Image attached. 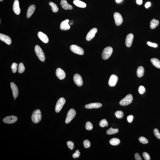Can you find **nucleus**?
<instances>
[{
    "instance_id": "f257e3e1",
    "label": "nucleus",
    "mask_w": 160,
    "mask_h": 160,
    "mask_svg": "<svg viewBox=\"0 0 160 160\" xmlns=\"http://www.w3.org/2000/svg\"><path fill=\"white\" fill-rule=\"evenodd\" d=\"M42 116L40 110L37 109L33 112L32 115V120L35 123H37L41 121Z\"/></svg>"
},
{
    "instance_id": "f03ea898",
    "label": "nucleus",
    "mask_w": 160,
    "mask_h": 160,
    "mask_svg": "<svg viewBox=\"0 0 160 160\" xmlns=\"http://www.w3.org/2000/svg\"><path fill=\"white\" fill-rule=\"evenodd\" d=\"M35 51L37 57L40 61L44 62L45 60V56L42 49L38 45H36L35 47Z\"/></svg>"
},
{
    "instance_id": "7ed1b4c3",
    "label": "nucleus",
    "mask_w": 160,
    "mask_h": 160,
    "mask_svg": "<svg viewBox=\"0 0 160 160\" xmlns=\"http://www.w3.org/2000/svg\"><path fill=\"white\" fill-rule=\"evenodd\" d=\"M113 49L111 47H107L104 49L102 54V58L104 60L108 59L113 53Z\"/></svg>"
},
{
    "instance_id": "20e7f679",
    "label": "nucleus",
    "mask_w": 160,
    "mask_h": 160,
    "mask_svg": "<svg viewBox=\"0 0 160 160\" xmlns=\"http://www.w3.org/2000/svg\"><path fill=\"white\" fill-rule=\"evenodd\" d=\"M133 97L131 94H129L126 96L120 102V105L122 106H126L128 105L132 102Z\"/></svg>"
},
{
    "instance_id": "39448f33",
    "label": "nucleus",
    "mask_w": 160,
    "mask_h": 160,
    "mask_svg": "<svg viewBox=\"0 0 160 160\" xmlns=\"http://www.w3.org/2000/svg\"><path fill=\"white\" fill-rule=\"evenodd\" d=\"M70 49L73 53L79 55H83L84 53L83 49L77 45H71L70 47Z\"/></svg>"
},
{
    "instance_id": "423d86ee",
    "label": "nucleus",
    "mask_w": 160,
    "mask_h": 160,
    "mask_svg": "<svg viewBox=\"0 0 160 160\" xmlns=\"http://www.w3.org/2000/svg\"><path fill=\"white\" fill-rule=\"evenodd\" d=\"M65 102L66 100L64 98H61L58 99L56 106L55 111L56 112L58 113L61 111Z\"/></svg>"
},
{
    "instance_id": "0eeeda50",
    "label": "nucleus",
    "mask_w": 160,
    "mask_h": 160,
    "mask_svg": "<svg viewBox=\"0 0 160 160\" xmlns=\"http://www.w3.org/2000/svg\"><path fill=\"white\" fill-rule=\"evenodd\" d=\"M76 112L74 109H71L69 110L67 115V116L65 123L66 124H68L73 119L75 116Z\"/></svg>"
},
{
    "instance_id": "6e6552de",
    "label": "nucleus",
    "mask_w": 160,
    "mask_h": 160,
    "mask_svg": "<svg viewBox=\"0 0 160 160\" xmlns=\"http://www.w3.org/2000/svg\"><path fill=\"white\" fill-rule=\"evenodd\" d=\"M18 118L15 116H8L4 118L3 120L4 122L6 124H12L16 122Z\"/></svg>"
},
{
    "instance_id": "1a4fd4ad",
    "label": "nucleus",
    "mask_w": 160,
    "mask_h": 160,
    "mask_svg": "<svg viewBox=\"0 0 160 160\" xmlns=\"http://www.w3.org/2000/svg\"><path fill=\"white\" fill-rule=\"evenodd\" d=\"M114 17L116 25L119 26L122 24L123 19L121 15L118 12L114 13Z\"/></svg>"
},
{
    "instance_id": "9d476101",
    "label": "nucleus",
    "mask_w": 160,
    "mask_h": 160,
    "mask_svg": "<svg viewBox=\"0 0 160 160\" xmlns=\"http://www.w3.org/2000/svg\"><path fill=\"white\" fill-rule=\"evenodd\" d=\"M73 80L75 83L78 87L82 86L83 84L82 77L79 74H75L73 77Z\"/></svg>"
},
{
    "instance_id": "9b49d317",
    "label": "nucleus",
    "mask_w": 160,
    "mask_h": 160,
    "mask_svg": "<svg viewBox=\"0 0 160 160\" xmlns=\"http://www.w3.org/2000/svg\"><path fill=\"white\" fill-rule=\"evenodd\" d=\"M97 31L98 30L96 28H94L92 29L88 33L86 37V40L88 41H89L92 39Z\"/></svg>"
},
{
    "instance_id": "f8f14e48",
    "label": "nucleus",
    "mask_w": 160,
    "mask_h": 160,
    "mask_svg": "<svg viewBox=\"0 0 160 160\" xmlns=\"http://www.w3.org/2000/svg\"><path fill=\"white\" fill-rule=\"evenodd\" d=\"M118 77L115 74H112L109 80L108 84L111 87H114L116 85L118 81Z\"/></svg>"
},
{
    "instance_id": "ddd939ff",
    "label": "nucleus",
    "mask_w": 160,
    "mask_h": 160,
    "mask_svg": "<svg viewBox=\"0 0 160 160\" xmlns=\"http://www.w3.org/2000/svg\"><path fill=\"white\" fill-rule=\"evenodd\" d=\"M134 36L132 34L130 33L128 34L127 36L125 43L126 46L128 47H130L132 44Z\"/></svg>"
},
{
    "instance_id": "4468645a",
    "label": "nucleus",
    "mask_w": 160,
    "mask_h": 160,
    "mask_svg": "<svg viewBox=\"0 0 160 160\" xmlns=\"http://www.w3.org/2000/svg\"><path fill=\"white\" fill-rule=\"evenodd\" d=\"M13 9L15 13L17 15H19L21 12V9L20 8L19 2L18 0L14 1L13 5Z\"/></svg>"
},
{
    "instance_id": "2eb2a0df",
    "label": "nucleus",
    "mask_w": 160,
    "mask_h": 160,
    "mask_svg": "<svg viewBox=\"0 0 160 160\" xmlns=\"http://www.w3.org/2000/svg\"><path fill=\"white\" fill-rule=\"evenodd\" d=\"M56 75L58 78L60 80L64 79L66 76L64 71L60 68H58L56 70Z\"/></svg>"
},
{
    "instance_id": "dca6fc26",
    "label": "nucleus",
    "mask_w": 160,
    "mask_h": 160,
    "mask_svg": "<svg viewBox=\"0 0 160 160\" xmlns=\"http://www.w3.org/2000/svg\"><path fill=\"white\" fill-rule=\"evenodd\" d=\"M0 40L5 42L8 45H10L11 43V40L10 37L6 35L0 34Z\"/></svg>"
},
{
    "instance_id": "f3484780",
    "label": "nucleus",
    "mask_w": 160,
    "mask_h": 160,
    "mask_svg": "<svg viewBox=\"0 0 160 160\" xmlns=\"http://www.w3.org/2000/svg\"><path fill=\"white\" fill-rule=\"evenodd\" d=\"M69 20L66 19L63 21L61 23L60 26V28L61 30L66 31L69 30L70 29V27L69 24Z\"/></svg>"
},
{
    "instance_id": "a211bd4d",
    "label": "nucleus",
    "mask_w": 160,
    "mask_h": 160,
    "mask_svg": "<svg viewBox=\"0 0 160 160\" xmlns=\"http://www.w3.org/2000/svg\"><path fill=\"white\" fill-rule=\"evenodd\" d=\"M10 86L11 87L13 97L14 98H17L18 95V87L13 82H11Z\"/></svg>"
},
{
    "instance_id": "6ab92c4d",
    "label": "nucleus",
    "mask_w": 160,
    "mask_h": 160,
    "mask_svg": "<svg viewBox=\"0 0 160 160\" xmlns=\"http://www.w3.org/2000/svg\"><path fill=\"white\" fill-rule=\"evenodd\" d=\"M102 106V104L99 103H94L87 104L85 105V107L88 109L98 108Z\"/></svg>"
},
{
    "instance_id": "aec40b11",
    "label": "nucleus",
    "mask_w": 160,
    "mask_h": 160,
    "mask_svg": "<svg viewBox=\"0 0 160 160\" xmlns=\"http://www.w3.org/2000/svg\"><path fill=\"white\" fill-rule=\"evenodd\" d=\"M60 4L63 8L64 10H72L73 9L72 6L69 4L66 0H61Z\"/></svg>"
},
{
    "instance_id": "412c9836",
    "label": "nucleus",
    "mask_w": 160,
    "mask_h": 160,
    "mask_svg": "<svg viewBox=\"0 0 160 160\" xmlns=\"http://www.w3.org/2000/svg\"><path fill=\"white\" fill-rule=\"evenodd\" d=\"M38 36L40 40L45 43L49 42V39L47 36L42 32H39L38 33Z\"/></svg>"
},
{
    "instance_id": "4be33fe9",
    "label": "nucleus",
    "mask_w": 160,
    "mask_h": 160,
    "mask_svg": "<svg viewBox=\"0 0 160 160\" xmlns=\"http://www.w3.org/2000/svg\"><path fill=\"white\" fill-rule=\"evenodd\" d=\"M35 8V6L34 5H32L29 7L27 12L26 16L28 18H30L31 17L34 12Z\"/></svg>"
},
{
    "instance_id": "5701e85b",
    "label": "nucleus",
    "mask_w": 160,
    "mask_h": 160,
    "mask_svg": "<svg viewBox=\"0 0 160 160\" xmlns=\"http://www.w3.org/2000/svg\"><path fill=\"white\" fill-rule=\"evenodd\" d=\"M73 3L78 7L85 8L86 7V5L85 3L79 0H74L73 1Z\"/></svg>"
},
{
    "instance_id": "b1692460",
    "label": "nucleus",
    "mask_w": 160,
    "mask_h": 160,
    "mask_svg": "<svg viewBox=\"0 0 160 160\" xmlns=\"http://www.w3.org/2000/svg\"><path fill=\"white\" fill-rule=\"evenodd\" d=\"M144 73V69L142 66H140L137 69V75L138 77H141L143 76Z\"/></svg>"
},
{
    "instance_id": "393cba45",
    "label": "nucleus",
    "mask_w": 160,
    "mask_h": 160,
    "mask_svg": "<svg viewBox=\"0 0 160 160\" xmlns=\"http://www.w3.org/2000/svg\"><path fill=\"white\" fill-rule=\"evenodd\" d=\"M151 61L153 65L157 68L160 69V61L158 59L153 58L151 59Z\"/></svg>"
},
{
    "instance_id": "a878e982",
    "label": "nucleus",
    "mask_w": 160,
    "mask_h": 160,
    "mask_svg": "<svg viewBox=\"0 0 160 160\" xmlns=\"http://www.w3.org/2000/svg\"><path fill=\"white\" fill-rule=\"evenodd\" d=\"M159 24V22L158 20L153 19L151 21L150 27L151 28L154 29L155 28L158 26Z\"/></svg>"
},
{
    "instance_id": "bb28decb",
    "label": "nucleus",
    "mask_w": 160,
    "mask_h": 160,
    "mask_svg": "<svg viewBox=\"0 0 160 160\" xmlns=\"http://www.w3.org/2000/svg\"><path fill=\"white\" fill-rule=\"evenodd\" d=\"M109 142L113 146H116L119 144L120 141L118 138H114L111 139L109 141Z\"/></svg>"
},
{
    "instance_id": "cd10ccee",
    "label": "nucleus",
    "mask_w": 160,
    "mask_h": 160,
    "mask_svg": "<svg viewBox=\"0 0 160 160\" xmlns=\"http://www.w3.org/2000/svg\"><path fill=\"white\" fill-rule=\"evenodd\" d=\"M119 130L118 129H114L113 128H111L108 130L106 131V133L108 135H111L116 134L118 132Z\"/></svg>"
},
{
    "instance_id": "c85d7f7f",
    "label": "nucleus",
    "mask_w": 160,
    "mask_h": 160,
    "mask_svg": "<svg viewBox=\"0 0 160 160\" xmlns=\"http://www.w3.org/2000/svg\"><path fill=\"white\" fill-rule=\"evenodd\" d=\"M49 4L52 8V10L53 12L56 13L58 11V8L56 5L54 3L50 2L49 3Z\"/></svg>"
},
{
    "instance_id": "c756f323",
    "label": "nucleus",
    "mask_w": 160,
    "mask_h": 160,
    "mask_svg": "<svg viewBox=\"0 0 160 160\" xmlns=\"http://www.w3.org/2000/svg\"><path fill=\"white\" fill-rule=\"evenodd\" d=\"M25 67L24 66L23 63H21L19 64L18 65V71L19 73H22L24 71Z\"/></svg>"
},
{
    "instance_id": "7c9ffc66",
    "label": "nucleus",
    "mask_w": 160,
    "mask_h": 160,
    "mask_svg": "<svg viewBox=\"0 0 160 160\" xmlns=\"http://www.w3.org/2000/svg\"><path fill=\"white\" fill-rule=\"evenodd\" d=\"M99 125L101 127L104 128L105 127H107L108 125V123L106 119H103L100 122Z\"/></svg>"
},
{
    "instance_id": "2f4dec72",
    "label": "nucleus",
    "mask_w": 160,
    "mask_h": 160,
    "mask_svg": "<svg viewBox=\"0 0 160 160\" xmlns=\"http://www.w3.org/2000/svg\"><path fill=\"white\" fill-rule=\"evenodd\" d=\"M115 114L117 118L119 119H122L124 116L123 112L121 111H118L116 112Z\"/></svg>"
},
{
    "instance_id": "473e14b6",
    "label": "nucleus",
    "mask_w": 160,
    "mask_h": 160,
    "mask_svg": "<svg viewBox=\"0 0 160 160\" xmlns=\"http://www.w3.org/2000/svg\"><path fill=\"white\" fill-rule=\"evenodd\" d=\"M85 127L87 130H90L92 129L93 126L91 123L90 122H86Z\"/></svg>"
},
{
    "instance_id": "72a5a7b5",
    "label": "nucleus",
    "mask_w": 160,
    "mask_h": 160,
    "mask_svg": "<svg viewBox=\"0 0 160 160\" xmlns=\"http://www.w3.org/2000/svg\"><path fill=\"white\" fill-rule=\"evenodd\" d=\"M138 140L142 144H146L148 143V141L147 139L145 137L143 136L140 137L139 138Z\"/></svg>"
},
{
    "instance_id": "f704fd0d",
    "label": "nucleus",
    "mask_w": 160,
    "mask_h": 160,
    "mask_svg": "<svg viewBox=\"0 0 160 160\" xmlns=\"http://www.w3.org/2000/svg\"><path fill=\"white\" fill-rule=\"evenodd\" d=\"M18 64L16 63H13L11 66L12 71L13 73H16L17 72Z\"/></svg>"
},
{
    "instance_id": "c9c22d12",
    "label": "nucleus",
    "mask_w": 160,
    "mask_h": 160,
    "mask_svg": "<svg viewBox=\"0 0 160 160\" xmlns=\"http://www.w3.org/2000/svg\"><path fill=\"white\" fill-rule=\"evenodd\" d=\"M83 144L84 147L85 148H88L90 147V142L88 140H85L84 141Z\"/></svg>"
},
{
    "instance_id": "e433bc0d",
    "label": "nucleus",
    "mask_w": 160,
    "mask_h": 160,
    "mask_svg": "<svg viewBox=\"0 0 160 160\" xmlns=\"http://www.w3.org/2000/svg\"><path fill=\"white\" fill-rule=\"evenodd\" d=\"M153 133L155 137L159 139H160V133L158 129H154L153 130Z\"/></svg>"
},
{
    "instance_id": "4c0bfd02",
    "label": "nucleus",
    "mask_w": 160,
    "mask_h": 160,
    "mask_svg": "<svg viewBox=\"0 0 160 160\" xmlns=\"http://www.w3.org/2000/svg\"><path fill=\"white\" fill-rule=\"evenodd\" d=\"M67 144L68 147L71 150H72L73 148H74V143L72 141H67Z\"/></svg>"
},
{
    "instance_id": "58836bf2",
    "label": "nucleus",
    "mask_w": 160,
    "mask_h": 160,
    "mask_svg": "<svg viewBox=\"0 0 160 160\" xmlns=\"http://www.w3.org/2000/svg\"><path fill=\"white\" fill-rule=\"evenodd\" d=\"M138 91L140 94H143L145 93L146 90L143 86H140L138 88Z\"/></svg>"
},
{
    "instance_id": "ea45409f",
    "label": "nucleus",
    "mask_w": 160,
    "mask_h": 160,
    "mask_svg": "<svg viewBox=\"0 0 160 160\" xmlns=\"http://www.w3.org/2000/svg\"><path fill=\"white\" fill-rule=\"evenodd\" d=\"M143 156L144 159L146 160H150V156L147 153L144 152L142 154Z\"/></svg>"
},
{
    "instance_id": "a19ab883",
    "label": "nucleus",
    "mask_w": 160,
    "mask_h": 160,
    "mask_svg": "<svg viewBox=\"0 0 160 160\" xmlns=\"http://www.w3.org/2000/svg\"><path fill=\"white\" fill-rule=\"evenodd\" d=\"M80 155V152L79 151L77 150L73 154L72 157L74 158H77L79 157Z\"/></svg>"
},
{
    "instance_id": "79ce46f5",
    "label": "nucleus",
    "mask_w": 160,
    "mask_h": 160,
    "mask_svg": "<svg viewBox=\"0 0 160 160\" xmlns=\"http://www.w3.org/2000/svg\"><path fill=\"white\" fill-rule=\"evenodd\" d=\"M147 45H149V46L152 47H153L154 48H157L158 46V45L157 44L155 43H152L150 42H148L147 43Z\"/></svg>"
},
{
    "instance_id": "37998d69",
    "label": "nucleus",
    "mask_w": 160,
    "mask_h": 160,
    "mask_svg": "<svg viewBox=\"0 0 160 160\" xmlns=\"http://www.w3.org/2000/svg\"><path fill=\"white\" fill-rule=\"evenodd\" d=\"M127 118L128 122L129 123H130L132 122L133 120V116L132 115L128 116L127 117Z\"/></svg>"
},
{
    "instance_id": "c03bdc74",
    "label": "nucleus",
    "mask_w": 160,
    "mask_h": 160,
    "mask_svg": "<svg viewBox=\"0 0 160 160\" xmlns=\"http://www.w3.org/2000/svg\"><path fill=\"white\" fill-rule=\"evenodd\" d=\"M135 158L136 160H142L141 156L138 153H136L135 154Z\"/></svg>"
},
{
    "instance_id": "a18cd8bd",
    "label": "nucleus",
    "mask_w": 160,
    "mask_h": 160,
    "mask_svg": "<svg viewBox=\"0 0 160 160\" xmlns=\"http://www.w3.org/2000/svg\"><path fill=\"white\" fill-rule=\"evenodd\" d=\"M151 3L149 2H147L146 4H145V7L147 8H148L149 7H150L151 6Z\"/></svg>"
},
{
    "instance_id": "49530a36",
    "label": "nucleus",
    "mask_w": 160,
    "mask_h": 160,
    "mask_svg": "<svg viewBox=\"0 0 160 160\" xmlns=\"http://www.w3.org/2000/svg\"><path fill=\"white\" fill-rule=\"evenodd\" d=\"M143 2L142 0H137V3L139 5H141Z\"/></svg>"
},
{
    "instance_id": "de8ad7c7",
    "label": "nucleus",
    "mask_w": 160,
    "mask_h": 160,
    "mask_svg": "<svg viewBox=\"0 0 160 160\" xmlns=\"http://www.w3.org/2000/svg\"><path fill=\"white\" fill-rule=\"evenodd\" d=\"M122 0H116V2L117 3H119Z\"/></svg>"
},
{
    "instance_id": "09e8293b",
    "label": "nucleus",
    "mask_w": 160,
    "mask_h": 160,
    "mask_svg": "<svg viewBox=\"0 0 160 160\" xmlns=\"http://www.w3.org/2000/svg\"><path fill=\"white\" fill-rule=\"evenodd\" d=\"M3 0H0V1H1V2H2Z\"/></svg>"
},
{
    "instance_id": "8fccbe9b",
    "label": "nucleus",
    "mask_w": 160,
    "mask_h": 160,
    "mask_svg": "<svg viewBox=\"0 0 160 160\" xmlns=\"http://www.w3.org/2000/svg\"><path fill=\"white\" fill-rule=\"evenodd\" d=\"M16 98H14V99L15 100L16 99Z\"/></svg>"
}]
</instances>
